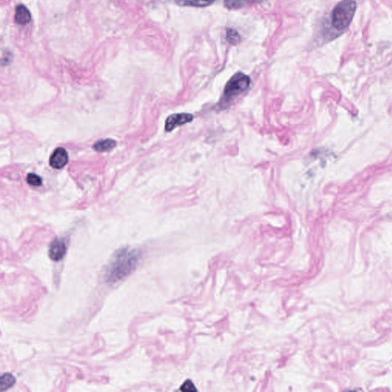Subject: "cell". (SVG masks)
I'll use <instances>...</instances> for the list:
<instances>
[{"label":"cell","instance_id":"cell-1","mask_svg":"<svg viewBox=\"0 0 392 392\" xmlns=\"http://www.w3.org/2000/svg\"><path fill=\"white\" fill-rule=\"evenodd\" d=\"M140 260L141 253L136 249L125 247L116 250L106 268V281L115 284L121 281L136 269Z\"/></svg>","mask_w":392,"mask_h":392},{"label":"cell","instance_id":"cell-2","mask_svg":"<svg viewBox=\"0 0 392 392\" xmlns=\"http://www.w3.org/2000/svg\"><path fill=\"white\" fill-rule=\"evenodd\" d=\"M356 10L354 0H342L333 9L332 24L338 30H344L349 27Z\"/></svg>","mask_w":392,"mask_h":392},{"label":"cell","instance_id":"cell-3","mask_svg":"<svg viewBox=\"0 0 392 392\" xmlns=\"http://www.w3.org/2000/svg\"><path fill=\"white\" fill-rule=\"evenodd\" d=\"M250 83V78L245 74L238 72L233 75L225 85L221 103L226 104L242 94L249 88Z\"/></svg>","mask_w":392,"mask_h":392},{"label":"cell","instance_id":"cell-4","mask_svg":"<svg viewBox=\"0 0 392 392\" xmlns=\"http://www.w3.org/2000/svg\"><path fill=\"white\" fill-rule=\"evenodd\" d=\"M67 252V243L63 238H56L50 244L48 255L54 262H60L64 258Z\"/></svg>","mask_w":392,"mask_h":392},{"label":"cell","instance_id":"cell-5","mask_svg":"<svg viewBox=\"0 0 392 392\" xmlns=\"http://www.w3.org/2000/svg\"><path fill=\"white\" fill-rule=\"evenodd\" d=\"M193 117L194 116L192 114L186 113H175V114L170 115L166 119L165 129L167 132H170L177 126L192 121Z\"/></svg>","mask_w":392,"mask_h":392},{"label":"cell","instance_id":"cell-6","mask_svg":"<svg viewBox=\"0 0 392 392\" xmlns=\"http://www.w3.org/2000/svg\"><path fill=\"white\" fill-rule=\"evenodd\" d=\"M69 162V155L64 148L58 147L54 150L50 157L49 163L51 167L54 169H62Z\"/></svg>","mask_w":392,"mask_h":392},{"label":"cell","instance_id":"cell-7","mask_svg":"<svg viewBox=\"0 0 392 392\" xmlns=\"http://www.w3.org/2000/svg\"><path fill=\"white\" fill-rule=\"evenodd\" d=\"M31 14L27 7L23 5H19L16 7V15H15V21L17 24H27L30 22Z\"/></svg>","mask_w":392,"mask_h":392},{"label":"cell","instance_id":"cell-8","mask_svg":"<svg viewBox=\"0 0 392 392\" xmlns=\"http://www.w3.org/2000/svg\"><path fill=\"white\" fill-rule=\"evenodd\" d=\"M260 1L262 0H225V6L228 10H238Z\"/></svg>","mask_w":392,"mask_h":392},{"label":"cell","instance_id":"cell-9","mask_svg":"<svg viewBox=\"0 0 392 392\" xmlns=\"http://www.w3.org/2000/svg\"><path fill=\"white\" fill-rule=\"evenodd\" d=\"M175 2L185 7H206L212 5L215 0H175Z\"/></svg>","mask_w":392,"mask_h":392},{"label":"cell","instance_id":"cell-10","mask_svg":"<svg viewBox=\"0 0 392 392\" xmlns=\"http://www.w3.org/2000/svg\"><path fill=\"white\" fill-rule=\"evenodd\" d=\"M116 145V141H113V140H102V141L96 142L93 148L97 152H106L114 148Z\"/></svg>","mask_w":392,"mask_h":392},{"label":"cell","instance_id":"cell-11","mask_svg":"<svg viewBox=\"0 0 392 392\" xmlns=\"http://www.w3.org/2000/svg\"><path fill=\"white\" fill-rule=\"evenodd\" d=\"M15 384H16V378L14 375L10 373L4 374L0 379V390L1 391H5L13 387Z\"/></svg>","mask_w":392,"mask_h":392},{"label":"cell","instance_id":"cell-12","mask_svg":"<svg viewBox=\"0 0 392 392\" xmlns=\"http://www.w3.org/2000/svg\"><path fill=\"white\" fill-rule=\"evenodd\" d=\"M227 40L231 45H237L241 41V37L236 30L232 29H228L227 30L226 35Z\"/></svg>","mask_w":392,"mask_h":392},{"label":"cell","instance_id":"cell-13","mask_svg":"<svg viewBox=\"0 0 392 392\" xmlns=\"http://www.w3.org/2000/svg\"><path fill=\"white\" fill-rule=\"evenodd\" d=\"M27 182L29 185H32V186H39L42 185V179L40 176H38V175L35 173H29L27 175Z\"/></svg>","mask_w":392,"mask_h":392},{"label":"cell","instance_id":"cell-14","mask_svg":"<svg viewBox=\"0 0 392 392\" xmlns=\"http://www.w3.org/2000/svg\"><path fill=\"white\" fill-rule=\"evenodd\" d=\"M181 390L182 391H195L196 388L194 387V384L191 381L188 380L185 381L183 384H182V387H181Z\"/></svg>","mask_w":392,"mask_h":392}]
</instances>
